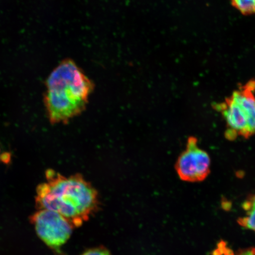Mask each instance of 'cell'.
<instances>
[{"label": "cell", "mask_w": 255, "mask_h": 255, "mask_svg": "<svg viewBox=\"0 0 255 255\" xmlns=\"http://www.w3.org/2000/svg\"><path fill=\"white\" fill-rule=\"evenodd\" d=\"M45 181L38 185L35 202L37 210L47 209L80 227L97 211V191L81 174L66 177L52 169L47 170Z\"/></svg>", "instance_id": "obj_1"}, {"label": "cell", "mask_w": 255, "mask_h": 255, "mask_svg": "<svg viewBox=\"0 0 255 255\" xmlns=\"http://www.w3.org/2000/svg\"><path fill=\"white\" fill-rule=\"evenodd\" d=\"M43 103L49 122L66 124L85 111L93 82L73 60L66 59L48 76Z\"/></svg>", "instance_id": "obj_2"}, {"label": "cell", "mask_w": 255, "mask_h": 255, "mask_svg": "<svg viewBox=\"0 0 255 255\" xmlns=\"http://www.w3.org/2000/svg\"><path fill=\"white\" fill-rule=\"evenodd\" d=\"M81 255H111L110 252L104 248H95L91 249Z\"/></svg>", "instance_id": "obj_10"}, {"label": "cell", "mask_w": 255, "mask_h": 255, "mask_svg": "<svg viewBox=\"0 0 255 255\" xmlns=\"http://www.w3.org/2000/svg\"><path fill=\"white\" fill-rule=\"evenodd\" d=\"M232 5L242 14H255V0H231Z\"/></svg>", "instance_id": "obj_8"}, {"label": "cell", "mask_w": 255, "mask_h": 255, "mask_svg": "<svg viewBox=\"0 0 255 255\" xmlns=\"http://www.w3.org/2000/svg\"><path fill=\"white\" fill-rule=\"evenodd\" d=\"M30 222L38 237L55 251L69 241L74 228L61 215L47 209L37 210L30 217Z\"/></svg>", "instance_id": "obj_3"}, {"label": "cell", "mask_w": 255, "mask_h": 255, "mask_svg": "<svg viewBox=\"0 0 255 255\" xmlns=\"http://www.w3.org/2000/svg\"><path fill=\"white\" fill-rule=\"evenodd\" d=\"M213 255H255V247L239 251L235 254L230 248L226 247L225 242H222L219 244Z\"/></svg>", "instance_id": "obj_9"}, {"label": "cell", "mask_w": 255, "mask_h": 255, "mask_svg": "<svg viewBox=\"0 0 255 255\" xmlns=\"http://www.w3.org/2000/svg\"><path fill=\"white\" fill-rule=\"evenodd\" d=\"M213 107L225 121V137L228 140L234 141L238 137L247 139L253 135L248 120L231 95L222 103L213 104Z\"/></svg>", "instance_id": "obj_5"}, {"label": "cell", "mask_w": 255, "mask_h": 255, "mask_svg": "<svg viewBox=\"0 0 255 255\" xmlns=\"http://www.w3.org/2000/svg\"><path fill=\"white\" fill-rule=\"evenodd\" d=\"M245 215L238 220L242 227L255 232V205H251L245 201L242 205Z\"/></svg>", "instance_id": "obj_7"}, {"label": "cell", "mask_w": 255, "mask_h": 255, "mask_svg": "<svg viewBox=\"0 0 255 255\" xmlns=\"http://www.w3.org/2000/svg\"><path fill=\"white\" fill-rule=\"evenodd\" d=\"M210 166L211 159L208 153L200 147L196 137L190 136L186 149L181 153L175 165L180 179L187 182H200L208 176Z\"/></svg>", "instance_id": "obj_4"}, {"label": "cell", "mask_w": 255, "mask_h": 255, "mask_svg": "<svg viewBox=\"0 0 255 255\" xmlns=\"http://www.w3.org/2000/svg\"><path fill=\"white\" fill-rule=\"evenodd\" d=\"M231 96L246 117L254 135L255 134V79L239 86Z\"/></svg>", "instance_id": "obj_6"}, {"label": "cell", "mask_w": 255, "mask_h": 255, "mask_svg": "<svg viewBox=\"0 0 255 255\" xmlns=\"http://www.w3.org/2000/svg\"><path fill=\"white\" fill-rule=\"evenodd\" d=\"M0 156H1V149H0Z\"/></svg>", "instance_id": "obj_11"}]
</instances>
